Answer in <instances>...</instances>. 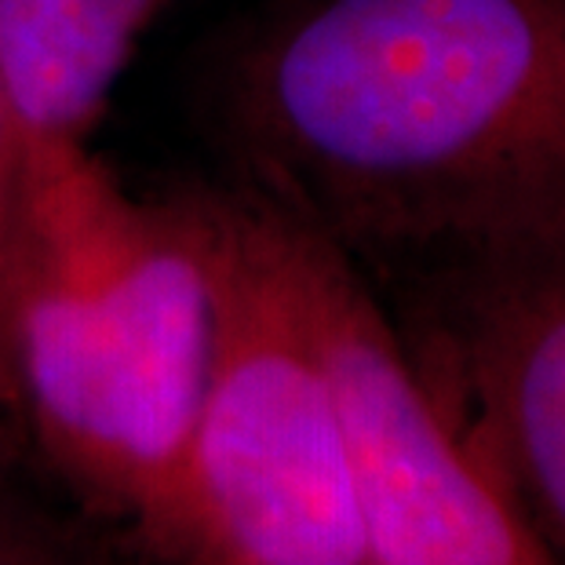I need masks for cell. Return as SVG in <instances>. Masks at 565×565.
I'll return each instance as SVG.
<instances>
[{"mask_svg":"<svg viewBox=\"0 0 565 565\" xmlns=\"http://www.w3.org/2000/svg\"><path fill=\"white\" fill-rule=\"evenodd\" d=\"M242 183L402 267L565 212V0H281L226 55Z\"/></svg>","mask_w":565,"mask_h":565,"instance_id":"6da1fadb","label":"cell"},{"mask_svg":"<svg viewBox=\"0 0 565 565\" xmlns=\"http://www.w3.org/2000/svg\"><path fill=\"white\" fill-rule=\"evenodd\" d=\"M212 351V267L183 194L131 198L84 139L22 131L15 376L30 460L142 558Z\"/></svg>","mask_w":565,"mask_h":565,"instance_id":"7a4b0ae2","label":"cell"},{"mask_svg":"<svg viewBox=\"0 0 565 565\" xmlns=\"http://www.w3.org/2000/svg\"><path fill=\"white\" fill-rule=\"evenodd\" d=\"M212 267L209 372L147 565H369L351 460L252 190H186Z\"/></svg>","mask_w":565,"mask_h":565,"instance_id":"3957f363","label":"cell"},{"mask_svg":"<svg viewBox=\"0 0 565 565\" xmlns=\"http://www.w3.org/2000/svg\"><path fill=\"white\" fill-rule=\"evenodd\" d=\"M408 362L565 565V212L391 267Z\"/></svg>","mask_w":565,"mask_h":565,"instance_id":"277c9868","label":"cell"},{"mask_svg":"<svg viewBox=\"0 0 565 565\" xmlns=\"http://www.w3.org/2000/svg\"><path fill=\"white\" fill-rule=\"evenodd\" d=\"M164 0H0V92L33 139H84Z\"/></svg>","mask_w":565,"mask_h":565,"instance_id":"5b68a950","label":"cell"},{"mask_svg":"<svg viewBox=\"0 0 565 565\" xmlns=\"http://www.w3.org/2000/svg\"><path fill=\"white\" fill-rule=\"evenodd\" d=\"M19 212H22V128L0 92V486L26 471L30 441L22 424L15 376V274H19Z\"/></svg>","mask_w":565,"mask_h":565,"instance_id":"8992f818","label":"cell"},{"mask_svg":"<svg viewBox=\"0 0 565 565\" xmlns=\"http://www.w3.org/2000/svg\"><path fill=\"white\" fill-rule=\"evenodd\" d=\"M0 565H106L92 544L0 486Z\"/></svg>","mask_w":565,"mask_h":565,"instance_id":"52a82bcc","label":"cell"}]
</instances>
